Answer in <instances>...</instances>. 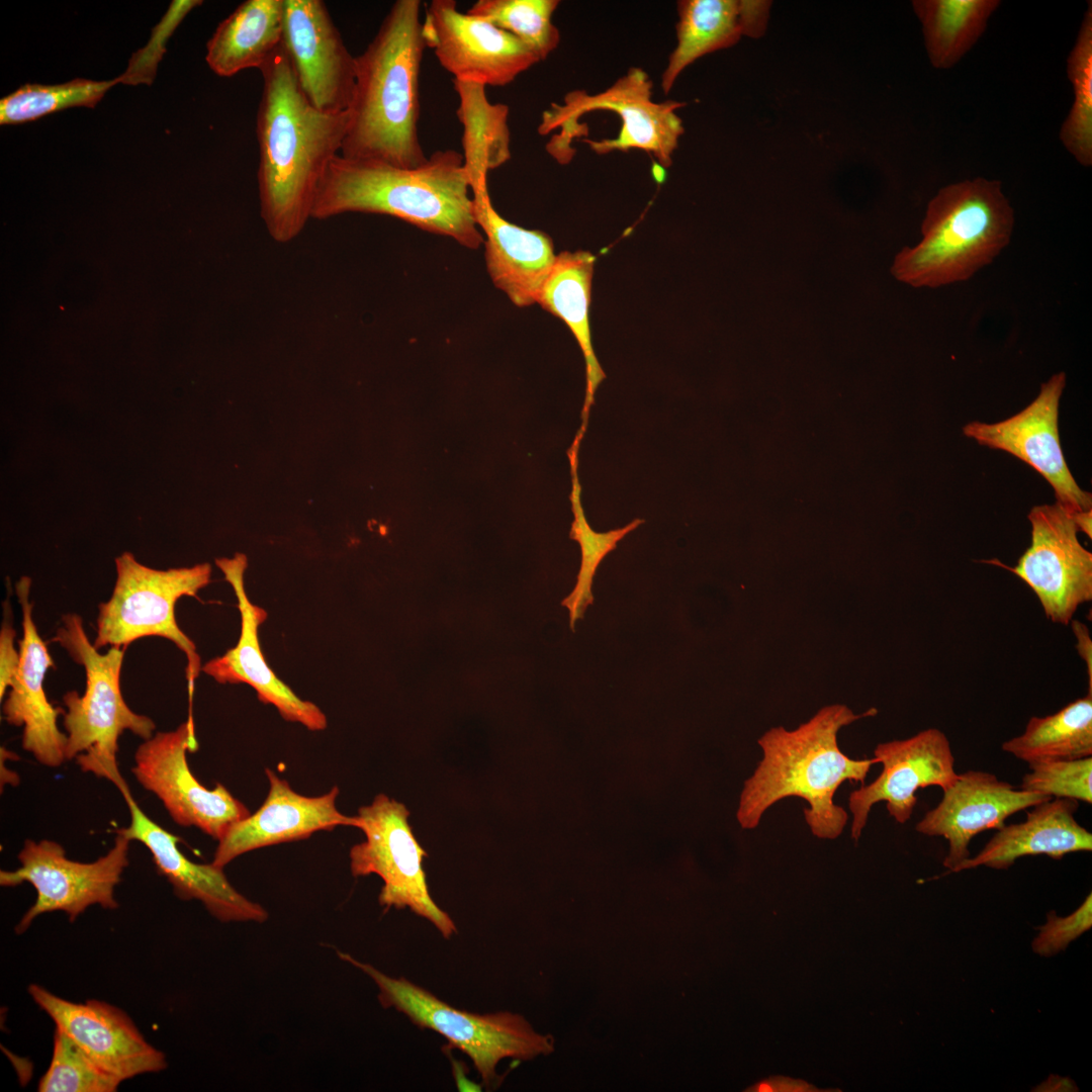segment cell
Returning <instances> with one entry per match:
<instances>
[{"label":"cell","mask_w":1092,"mask_h":1092,"mask_svg":"<svg viewBox=\"0 0 1092 1092\" xmlns=\"http://www.w3.org/2000/svg\"><path fill=\"white\" fill-rule=\"evenodd\" d=\"M259 70L260 214L270 237L284 244L311 218L320 183L341 152L349 111L325 112L310 103L282 42Z\"/></svg>","instance_id":"6da1fadb"},{"label":"cell","mask_w":1092,"mask_h":1092,"mask_svg":"<svg viewBox=\"0 0 1092 1092\" xmlns=\"http://www.w3.org/2000/svg\"><path fill=\"white\" fill-rule=\"evenodd\" d=\"M420 0H397L365 51L356 79L341 156L401 168L428 161L419 138L420 73L427 48Z\"/></svg>","instance_id":"7a4b0ae2"},{"label":"cell","mask_w":1092,"mask_h":1092,"mask_svg":"<svg viewBox=\"0 0 1092 1092\" xmlns=\"http://www.w3.org/2000/svg\"><path fill=\"white\" fill-rule=\"evenodd\" d=\"M470 190L464 157L456 150H438L417 168L338 155L320 183L311 218L347 212L385 214L477 249L484 238L474 218Z\"/></svg>","instance_id":"3957f363"},{"label":"cell","mask_w":1092,"mask_h":1092,"mask_svg":"<svg viewBox=\"0 0 1092 1092\" xmlns=\"http://www.w3.org/2000/svg\"><path fill=\"white\" fill-rule=\"evenodd\" d=\"M871 708L855 714L842 704L821 708L798 728L774 727L758 739L762 750L753 775L742 790L737 819L742 828H755L764 812L788 797L804 799L805 820L821 839H835L848 821L847 812L834 803L837 789L846 781L860 782L878 759H853L838 745L841 728L859 719L875 716Z\"/></svg>","instance_id":"277c9868"},{"label":"cell","mask_w":1092,"mask_h":1092,"mask_svg":"<svg viewBox=\"0 0 1092 1092\" xmlns=\"http://www.w3.org/2000/svg\"><path fill=\"white\" fill-rule=\"evenodd\" d=\"M1014 222L1000 181L977 177L948 184L928 202L922 240L895 256L891 273L915 288L969 280L1007 247Z\"/></svg>","instance_id":"5b68a950"},{"label":"cell","mask_w":1092,"mask_h":1092,"mask_svg":"<svg viewBox=\"0 0 1092 1092\" xmlns=\"http://www.w3.org/2000/svg\"><path fill=\"white\" fill-rule=\"evenodd\" d=\"M52 641L82 665L86 675L83 695L70 691L63 697L67 759L75 758L83 771L116 785L123 780L116 758L119 736L128 730L147 740L156 729L151 718L133 712L122 697L120 672L126 648L110 647L100 653L77 614L62 617Z\"/></svg>","instance_id":"8992f818"},{"label":"cell","mask_w":1092,"mask_h":1092,"mask_svg":"<svg viewBox=\"0 0 1092 1092\" xmlns=\"http://www.w3.org/2000/svg\"><path fill=\"white\" fill-rule=\"evenodd\" d=\"M338 956L374 981L382 1007L396 1009L420 1028L440 1033L451 1046L466 1054L487 1088L499 1083L496 1067L502 1060H531L553 1051L552 1037L536 1032L519 1014L457 1009L405 978H391L345 952L338 951Z\"/></svg>","instance_id":"52a82bcc"},{"label":"cell","mask_w":1092,"mask_h":1092,"mask_svg":"<svg viewBox=\"0 0 1092 1092\" xmlns=\"http://www.w3.org/2000/svg\"><path fill=\"white\" fill-rule=\"evenodd\" d=\"M685 102L652 99V81L641 68H630L606 90L587 93L576 90L564 97L563 104H552L543 113L539 132L546 134L558 129L547 145V151L561 164L574 156L572 141L583 133L578 118L597 110L618 115L621 127L614 139L583 140L595 153L642 150L652 155L662 167H669L685 129L676 110Z\"/></svg>","instance_id":"ba28073f"},{"label":"cell","mask_w":1092,"mask_h":1092,"mask_svg":"<svg viewBox=\"0 0 1092 1092\" xmlns=\"http://www.w3.org/2000/svg\"><path fill=\"white\" fill-rule=\"evenodd\" d=\"M116 581L110 599L98 607L97 632L93 642L101 647L126 648L131 642L159 636L173 642L186 656V676L192 697L194 681L201 670L193 641L179 628L175 606L184 596L197 593L210 581L207 563L192 567L158 570L136 561L129 552L115 558Z\"/></svg>","instance_id":"9c48e42d"},{"label":"cell","mask_w":1092,"mask_h":1092,"mask_svg":"<svg viewBox=\"0 0 1092 1092\" xmlns=\"http://www.w3.org/2000/svg\"><path fill=\"white\" fill-rule=\"evenodd\" d=\"M357 816L366 839L350 849L352 875L379 876L383 887L378 901L385 910L408 908L429 920L445 938L452 936L456 925L430 895L423 869L428 854L413 833L406 807L379 794L370 805L361 807Z\"/></svg>","instance_id":"30bf717a"},{"label":"cell","mask_w":1092,"mask_h":1092,"mask_svg":"<svg viewBox=\"0 0 1092 1092\" xmlns=\"http://www.w3.org/2000/svg\"><path fill=\"white\" fill-rule=\"evenodd\" d=\"M130 839L116 833L113 846L105 855L91 862L66 856L64 847L56 841L27 839L18 854L20 866L14 871L0 872L2 887L30 884L36 891L35 902L15 926L22 934L39 915L62 911L74 922L92 905L114 910L118 903L114 889L128 866Z\"/></svg>","instance_id":"8fae6325"},{"label":"cell","mask_w":1092,"mask_h":1092,"mask_svg":"<svg viewBox=\"0 0 1092 1092\" xmlns=\"http://www.w3.org/2000/svg\"><path fill=\"white\" fill-rule=\"evenodd\" d=\"M192 717L175 730L157 732L135 750L131 772L141 786L163 803L178 825L196 827L217 841L251 813L228 789L209 790L192 774L186 753L195 751Z\"/></svg>","instance_id":"7c38bea8"},{"label":"cell","mask_w":1092,"mask_h":1092,"mask_svg":"<svg viewBox=\"0 0 1092 1092\" xmlns=\"http://www.w3.org/2000/svg\"><path fill=\"white\" fill-rule=\"evenodd\" d=\"M1031 543L1008 569L1036 595L1048 619L1069 625L1077 609L1092 600V553L1082 546L1072 513L1059 504L1033 507L1027 516Z\"/></svg>","instance_id":"4fadbf2b"},{"label":"cell","mask_w":1092,"mask_h":1092,"mask_svg":"<svg viewBox=\"0 0 1092 1092\" xmlns=\"http://www.w3.org/2000/svg\"><path fill=\"white\" fill-rule=\"evenodd\" d=\"M426 47L453 80L506 86L540 62L520 39L488 20L463 13L454 0H432L422 21Z\"/></svg>","instance_id":"5bb4252c"},{"label":"cell","mask_w":1092,"mask_h":1092,"mask_svg":"<svg viewBox=\"0 0 1092 1092\" xmlns=\"http://www.w3.org/2000/svg\"><path fill=\"white\" fill-rule=\"evenodd\" d=\"M1066 373L1054 374L1025 408L997 423L973 421L963 428L978 444L1007 452L1036 470L1053 487L1056 503L1070 513L1092 509L1066 462L1059 437V405Z\"/></svg>","instance_id":"9a60e30c"},{"label":"cell","mask_w":1092,"mask_h":1092,"mask_svg":"<svg viewBox=\"0 0 1092 1092\" xmlns=\"http://www.w3.org/2000/svg\"><path fill=\"white\" fill-rule=\"evenodd\" d=\"M874 755L883 766L880 776L851 792L848 798L851 838L855 841L861 836L875 804L886 802L890 816L903 824L912 816L919 789L936 786L944 791L959 777L949 740L937 728L880 743Z\"/></svg>","instance_id":"2e32d148"},{"label":"cell","mask_w":1092,"mask_h":1092,"mask_svg":"<svg viewBox=\"0 0 1092 1092\" xmlns=\"http://www.w3.org/2000/svg\"><path fill=\"white\" fill-rule=\"evenodd\" d=\"M282 46L299 85L317 109L348 110L355 87L356 57L346 47L322 0H283Z\"/></svg>","instance_id":"e0dca14e"},{"label":"cell","mask_w":1092,"mask_h":1092,"mask_svg":"<svg viewBox=\"0 0 1092 1092\" xmlns=\"http://www.w3.org/2000/svg\"><path fill=\"white\" fill-rule=\"evenodd\" d=\"M34 1003L97 1065L121 1082L167 1068L164 1053L153 1046L120 1008L95 999L76 1003L30 984Z\"/></svg>","instance_id":"ac0fdd59"},{"label":"cell","mask_w":1092,"mask_h":1092,"mask_svg":"<svg viewBox=\"0 0 1092 1092\" xmlns=\"http://www.w3.org/2000/svg\"><path fill=\"white\" fill-rule=\"evenodd\" d=\"M215 564L236 595L241 634L234 648L207 661L201 670L219 684L249 685L260 702L274 706L286 721L299 723L311 731L326 729L328 721L323 711L315 704L301 700L277 677L265 659L258 630L266 621L267 612L253 604L247 595L244 580L248 566L246 555L236 553L232 558H217Z\"/></svg>","instance_id":"d6986e66"},{"label":"cell","mask_w":1092,"mask_h":1092,"mask_svg":"<svg viewBox=\"0 0 1092 1092\" xmlns=\"http://www.w3.org/2000/svg\"><path fill=\"white\" fill-rule=\"evenodd\" d=\"M939 803L916 824L917 832L943 837L948 844L943 866L949 872L970 857L974 836L1000 829L1011 815L1053 799L1050 796L1015 789L1011 784L984 770H967L942 791Z\"/></svg>","instance_id":"ffe728a7"},{"label":"cell","mask_w":1092,"mask_h":1092,"mask_svg":"<svg viewBox=\"0 0 1092 1092\" xmlns=\"http://www.w3.org/2000/svg\"><path fill=\"white\" fill-rule=\"evenodd\" d=\"M31 580L22 576L15 592L22 613V638L19 645V666L9 686L2 707L5 721L22 727V748L46 766H60L66 759L67 734L57 724L65 710L54 707L48 700L43 682L47 671L54 666L46 643L32 619L29 601Z\"/></svg>","instance_id":"44dd1931"},{"label":"cell","mask_w":1092,"mask_h":1092,"mask_svg":"<svg viewBox=\"0 0 1092 1092\" xmlns=\"http://www.w3.org/2000/svg\"><path fill=\"white\" fill-rule=\"evenodd\" d=\"M269 792L262 806L233 824L218 840L212 863L224 868L236 857L270 845L301 840L337 826L360 827L358 816L342 814L336 800L339 788L316 797L300 795L272 769H265Z\"/></svg>","instance_id":"7402d4cb"},{"label":"cell","mask_w":1092,"mask_h":1092,"mask_svg":"<svg viewBox=\"0 0 1092 1092\" xmlns=\"http://www.w3.org/2000/svg\"><path fill=\"white\" fill-rule=\"evenodd\" d=\"M117 789L128 807L130 823L116 829V833L140 841L149 849L157 871L171 884L178 898L200 901L221 922H264L268 918L260 904L247 899L232 886L222 868L212 862L197 863L186 857L178 848L179 837L144 813L125 781Z\"/></svg>","instance_id":"603a6c76"},{"label":"cell","mask_w":1092,"mask_h":1092,"mask_svg":"<svg viewBox=\"0 0 1092 1092\" xmlns=\"http://www.w3.org/2000/svg\"><path fill=\"white\" fill-rule=\"evenodd\" d=\"M474 218L485 240V263L493 284L518 306L537 303L554 265L552 240L516 225L493 207L487 185L471 189Z\"/></svg>","instance_id":"cb8c5ba5"},{"label":"cell","mask_w":1092,"mask_h":1092,"mask_svg":"<svg viewBox=\"0 0 1092 1092\" xmlns=\"http://www.w3.org/2000/svg\"><path fill=\"white\" fill-rule=\"evenodd\" d=\"M769 8L768 1H679L676 44L661 76L664 93H668L681 72L701 57L735 44L742 35L761 36Z\"/></svg>","instance_id":"d4e9b609"},{"label":"cell","mask_w":1092,"mask_h":1092,"mask_svg":"<svg viewBox=\"0 0 1092 1092\" xmlns=\"http://www.w3.org/2000/svg\"><path fill=\"white\" fill-rule=\"evenodd\" d=\"M1029 809L1023 822L998 829L976 856H970L954 872L980 866L1005 870L1025 855L1061 859L1068 853L1092 850L1091 832L1075 818L1078 801L1055 798Z\"/></svg>","instance_id":"484cf974"},{"label":"cell","mask_w":1092,"mask_h":1092,"mask_svg":"<svg viewBox=\"0 0 1092 1092\" xmlns=\"http://www.w3.org/2000/svg\"><path fill=\"white\" fill-rule=\"evenodd\" d=\"M594 266L595 257L588 252L560 253L556 256L537 301L568 326L583 353L586 390L582 426L578 433L581 437L586 428L596 390L606 377L593 349L588 321Z\"/></svg>","instance_id":"4316f807"},{"label":"cell","mask_w":1092,"mask_h":1092,"mask_svg":"<svg viewBox=\"0 0 1092 1092\" xmlns=\"http://www.w3.org/2000/svg\"><path fill=\"white\" fill-rule=\"evenodd\" d=\"M283 0H246L216 27L206 62L218 76L260 69L282 42Z\"/></svg>","instance_id":"83f0119b"},{"label":"cell","mask_w":1092,"mask_h":1092,"mask_svg":"<svg viewBox=\"0 0 1092 1092\" xmlns=\"http://www.w3.org/2000/svg\"><path fill=\"white\" fill-rule=\"evenodd\" d=\"M999 0H915L924 43L933 68H952L972 49L1000 6Z\"/></svg>","instance_id":"f1b7e54d"},{"label":"cell","mask_w":1092,"mask_h":1092,"mask_svg":"<svg viewBox=\"0 0 1092 1092\" xmlns=\"http://www.w3.org/2000/svg\"><path fill=\"white\" fill-rule=\"evenodd\" d=\"M1002 749L1028 764L1092 756V692L1052 715L1031 717Z\"/></svg>","instance_id":"f546056e"},{"label":"cell","mask_w":1092,"mask_h":1092,"mask_svg":"<svg viewBox=\"0 0 1092 1092\" xmlns=\"http://www.w3.org/2000/svg\"><path fill=\"white\" fill-rule=\"evenodd\" d=\"M460 105L457 111L464 126V166L470 186L486 180L488 170L511 158L510 130L507 124L509 108L490 104L485 86L453 80Z\"/></svg>","instance_id":"4dcf8cb0"},{"label":"cell","mask_w":1092,"mask_h":1092,"mask_svg":"<svg viewBox=\"0 0 1092 1092\" xmlns=\"http://www.w3.org/2000/svg\"><path fill=\"white\" fill-rule=\"evenodd\" d=\"M1067 75L1074 102L1060 139L1084 167L1092 165V2L1089 1L1076 42L1067 59Z\"/></svg>","instance_id":"1f68e13d"},{"label":"cell","mask_w":1092,"mask_h":1092,"mask_svg":"<svg viewBox=\"0 0 1092 1092\" xmlns=\"http://www.w3.org/2000/svg\"><path fill=\"white\" fill-rule=\"evenodd\" d=\"M578 446V441L574 440L570 453L572 473L570 499L574 514L570 537L580 545L581 565L573 592L562 602V605L569 610L572 630H574L575 621L583 616L586 607L594 602L592 585L599 564L608 553L617 547V543L621 539L644 522L642 519H635L623 528L606 533L595 532L589 527L580 502L581 487L576 472Z\"/></svg>","instance_id":"d6a6232c"},{"label":"cell","mask_w":1092,"mask_h":1092,"mask_svg":"<svg viewBox=\"0 0 1092 1092\" xmlns=\"http://www.w3.org/2000/svg\"><path fill=\"white\" fill-rule=\"evenodd\" d=\"M558 5L557 0H478L466 12L511 33L543 61L560 41L552 22Z\"/></svg>","instance_id":"836d02e7"},{"label":"cell","mask_w":1092,"mask_h":1092,"mask_svg":"<svg viewBox=\"0 0 1092 1092\" xmlns=\"http://www.w3.org/2000/svg\"><path fill=\"white\" fill-rule=\"evenodd\" d=\"M120 82L76 78L56 85L25 84L0 100V123L17 124L74 106L94 107Z\"/></svg>","instance_id":"e575fe53"},{"label":"cell","mask_w":1092,"mask_h":1092,"mask_svg":"<svg viewBox=\"0 0 1092 1092\" xmlns=\"http://www.w3.org/2000/svg\"><path fill=\"white\" fill-rule=\"evenodd\" d=\"M121 1081L97 1065L69 1035L56 1027L50 1066L39 1092H114Z\"/></svg>","instance_id":"d590c367"},{"label":"cell","mask_w":1092,"mask_h":1092,"mask_svg":"<svg viewBox=\"0 0 1092 1092\" xmlns=\"http://www.w3.org/2000/svg\"><path fill=\"white\" fill-rule=\"evenodd\" d=\"M1020 789L1050 796L1092 803V756L1072 760L1029 763Z\"/></svg>","instance_id":"8d00e7d4"},{"label":"cell","mask_w":1092,"mask_h":1092,"mask_svg":"<svg viewBox=\"0 0 1092 1092\" xmlns=\"http://www.w3.org/2000/svg\"><path fill=\"white\" fill-rule=\"evenodd\" d=\"M201 3L197 0L173 1L160 24L155 27L151 41L132 55L127 70L119 76L120 82L132 85L151 84L156 75L157 65L166 52L167 39L185 15Z\"/></svg>","instance_id":"74e56055"},{"label":"cell","mask_w":1092,"mask_h":1092,"mask_svg":"<svg viewBox=\"0 0 1092 1092\" xmlns=\"http://www.w3.org/2000/svg\"><path fill=\"white\" fill-rule=\"evenodd\" d=\"M1092 897L1089 894L1082 905L1071 915L1057 916L1052 912L1046 923L1040 928L1033 941V949L1041 954L1055 953L1065 947L1069 941L1080 935L1092 923Z\"/></svg>","instance_id":"f35d334b"},{"label":"cell","mask_w":1092,"mask_h":1092,"mask_svg":"<svg viewBox=\"0 0 1092 1092\" xmlns=\"http://www.w3.org/2000/svg\"><path fill=\"white\" fill-rule=\"evenodd\" d=\"M4 619L0 630V700L9 688L19 666L20 654L14 647L15 630L11 623V610L8 602L4 607Z\"/></svg>","instance_id":"ab89813d"},{"label":"cell","mask_w":1092,"mask_h":1092,"mask_svg":"<svg viewBox=\"0 0 1092 1092\" xmlns=\"http://www.w3.org/2000/svg\"><path fill=\"white\" fill-rule=\"evenodd\" d=\"M1070 625L1077 640L1076 648L1078 653L1086 664L1089 679V692H1092V641L1089 629L1085 624L1077 620H1072Z\"/></svg>","instance_id":"60d3db41"},{"label":"cell","mask_w":1092,"mask_h":1092,"mask_svg":"<svg viewBox=\"0 0 1092 1092\" xmlns=\"http://www.w3.org/2000/svg\"><path fill=\"white\" fill-rule=\"evenodd\" d=\"M805 1087H806V1085L804 1083H802V1082L791 1081V1080H779V1081H775V1082H762L759 1085H757L754 1090L755 1091H772L774 1088H777L775 1090H780V1091H782V1090H784V1091H804V1090H806Z\"/></svg>","instance_id":"b9f144b4"},{"label":"cell","mask_w":1092,"mask_h":1092,"mask_svg":"<svg viewBox=\"0 0 1092 1092\" xmlns=\"http://www.w3.org/2000/svg\"><path fill=\"white\" fill-rule=\"evenodd\" d=\"M1072 518L1078 529V531L1086 534L1090 539L1092 538V509L1088 511H1081L1072 513Z\"/></svg>","instance_id":"7bdbcfd3"}]
</instances>
